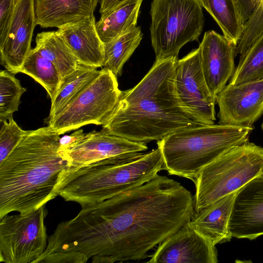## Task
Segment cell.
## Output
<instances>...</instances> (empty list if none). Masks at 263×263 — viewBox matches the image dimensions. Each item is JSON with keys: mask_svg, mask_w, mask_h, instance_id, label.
I'll return each instance as SVG.
<instances>
[{"mask_svg": "<svg viewBox=\"0 0 263 263\" xmlns=\"http://www.w3.org/2000/svg\"><path fill=\"white\" fill-rule=\"evenodd\" d=\"M88 260L76 252H54L42 255L35 263H85Z\"/></svg>", "mask_w": 263, "mask_h": 263, "instance_id": "31", "label": "cell"}, {"mask_svg": "<svg viewBox=\"0 0 263 263\" xmlns=\"http://www.w3.org/2000/svg\"><path fill=\"white\" fill-rule=\"evenodd\" d=\"M215 245L195 230L190 221L158 245L149 263H216Z\"/></svg>", "mask_w": 263, "mask_h": 263, "instance_id": "12", "label": "cell"}, {"mask_svg": "<svg viewBox=\"0 0 263 263\" xmlns=\"http://www.w3.org/2000/svg\"><path fill=\"white\" fill-rule=\"evenodd\" d=\"M20 72L28 75L40 84L47 91L51 101L55 98L62 82L55 66L34 48L31 49Z\"/></svg>", "mask_w": 263, "mask_h": 263, "instance_id": "25", "label": "cell"}, {"mask_svg": "<svg viewBox=\"0 0 263 263\" xmlns=\"http://www.w3.org/2000/svg\"><path fill=\"white\" fill-rule=\"evenodd\" d=\"M143 34L139 26H133L110 42L104 43L103 68L117 78L122 74L123 65L138 47Z\"/></svg>", "mask_w": 263, "mask_h": 263, "instance_id": "24", "label": "cell"}, {"mask_svg": "<svg viewBox=\"0 0 263 263\" xmlns=\"http://www.w3.org/2000/svg\"><path fill=\"white\" fill-rule=\"evenodd\" d=\"M26 133V130L22 129L13 117L1 122L0 163L12 152Z\"/></svg>", "mask_w": 263, "mask_h": 263, "instance_id": "29", "label": "cell"}, {"mask_svg": "<svg viewBox=\"0 0 263 263\" xmlns=\"http://www.w3.org/2000/svg\"><path fill=\"white\" fill-rule=\"evenodd\" d=\"M99 0H34L37 25L56 27L80 21L93 14Z\"/></svg>", "mask_w": 263, "mask_h": 263, "instance_id": "18", "label": "cell"}, {"mask_svg": "<svg viewBox=\"0 0 263 263\" xmlns=\"http://www.w3.org/2000/svg\"><path fill=\"white\" fill-rule=\"evenodd\" d=\"M85 135L83 129H79L69 136H64L60 138V149L67 153L81 143L84 139Z\"/></svg>", "mask_w": 263, "mask_h": 263, "instance_id": "32", "label": "cell"}, {"mask_svg": "<svg viewBox=\"0 0 263 263\" xmlns=\"http://www.w3.org/2000/svg\"><path fill=\"white\" fill-rule=\"evenodd\" d=\"M160 149L94 161L62 173L56 196L81 206L103 201L149 181L163 170Z\"/></svg>", "mask_w": 263, "mask_h": 263, "instance_id": "4", "label": "cell"}, {"mask_svg": "<svg viewBox=\"0 0 263 263\" xmlns=\"http://www.w3.org/2000/svg\"><path fill=\"white\" fill-rule=\"evenodd\" d=\"M35 44L34 48L55 66L62 81L78 67V59L57 31L39 33Z\"/></svg>", "mask_w": 263, "mask_h": 263, "instance_id": "21", "label": "cell"}, {"mask_svg": "<svg viewBox=\"0 0 263 263\" xmlns=\"http://www.w3.org/2000/svg\"><path fill=\"white\" fill-rule=\"evenodd\" d=\"M128 0H101L99 12L103 16Z\"/></svg>", "mask_w": 263, "mask_h": 263, "instance_id": "33", "label": "cell"}, {"mask_svg": "<svg viewBox=\"0 0 263 263\" xmlns=\"http://www.w3.org/2000/svg\"><path fill=\"white\" fill-rule=\"evenodd\" d=\"M237 191L227 195L194 213L190 221L192 227L216 245L231 240L229 221Z\"/></svg>", "mask_w": 263, "mask_h": 263, "instance_id": "19", "label": "cell"}, {"mask_svg": "<svg viewBox=\"0 0 263 263\" xmlns=\"http://www.w3.org/2000/svg\"><path fill=\"white\" fill-rule=\"evenodd\" d=\"M263 79V34L242 54L229 84Z\"/></svg>", "mask_w": 263, "mask_h": 263, "instance_id": "26", "label": "cell"}, {"mask_svg": "<svg viewBox=\"0 0 263 263\" xmlns=\"http://www.w3.org/2000/svg\"><path fill=\"white\" fill-rule=\"evenodd\" d=\"M235 47L224 35L214 30L205 32L199 46L204 77L215 98L234 72Z\"/></svg>", "mask_w": 263, "mask_h": 263, "instance_id": "15", "label": "cell"}, {"mask_svg": "<svg viewBox=\"0 0 263 263\" xmlns=\"http://www.w3.org/2000/svg\"><path fill=\"white\" fill-rule=\"evenodd\" d=\"M60 135L49 126L26 130L0 163V219L13 212L26 214L57 196L62 173L69 166L60 149Z\"/></svg>", "mask_w": 263, "mask_h": 263, "instance_id": "3", "label": "cell"}, {"mask_svg": "<svg viewBox=\"0 0 263 263\" xmlns=\"http://www.w3.org/2000/svg\"><path fill=\"white\" fill-rule=\"evenodd\" d=\"M211 15L223 35L236 46L244 24L259 0H199Z\"/></svg>", "mask_w": 263, "mask_h": 263, "instance_id": "20", "label": "cell"}, {"mask_svg": "<svg viewBox=\"0 0 263 263\" xmlns=\"http://www.w3.org/2000/svg\"><path fill=\"white\" fill-rule=\"evenodd\" d=\"M178 57L155 61L132 89L121 91L102 130L129 140L160 141L178 130L200 124L184 109L175 85Z\"/></svg>", "mask_w": 263, "mask_h": 263, "instance_id": "2", "label": "cell"}, {"mask_svg": "<svg viewBox=\"0 0 263 263\" xmlns=\"http://www.w3.org/2000/svg\"><path fill=\"white\" fill-rule=\"evenodd\" d=\"M57 32L64 40L79 64L96 68L103 67L104 43L98 33L94 14L61 27Z\"/></svg>", "mask_w": 263, "mask_h": 263, "instance_id": "17", "label": "cell"}, {"mask_svg": "<svg viewBox=\"0 0 263 263\" xmlns=\"http://www.w3.org/2000/svg\"><path fill=\"white\" fill-rule=\"evenodd\" d=\"M101 69L79 64L77 69L65 78L51 105L48 119L60 113L71 103L101 73Z\"/></svg>", "mask_w": 263, "mask_h": 263, "instance_id": "23", "label": "cell"}, {"mask_svg": "<svg viewBox=\"0 0 263 263\" xmlns=\"http://www.w3.org/2000/svg\"><path fill=\"white\" fill-rule=\"evenodd\" d=\"M202 7L199 0H153L150 32L156 61L178 57L185 44L198 41L204 22Z\"/></svg>", "mask_w": 263, "mask_h": 263, "instance_id": "7", "label": "cell"}, {"mask_svg": "<svg viewBox=\"0 0 263 263\" xmlns=\"http://www.w3.org/2000/svg\"><path fill=\"white\" fill-rule=\"evenodd\" d=\"M262 176L263 147L248 141L231 148L205 166L193 181L194 213Z\"/></svg>", "mask_w": 263, "mask_h": 263, "instance_id": "6", "label": "cell"}, {"mask_svg": "<svg viewBox=\"0 0 263 263\" xmlns=\"http://www.w3.org/2000/svg\"><path fill=\"white\" fill-rule=\"evenodd\" d=\"M216 101L219 124L253 126L263 114V79L228 84Z\"/></svg>", "mask_w": 263, "mask_h": 263, "instance_id": "11", "label": "cell"}, {"mask_svg": "<svg viewBox=\"0 0 263 263\" xmlns=\"http://www.w3.org/2000/svg\"><path fill=\"white\" fill-rule=\"evenodd\" d=\"M263 34V0H259L244 24L235 47V56L245 52Z\"/></svg>", "mask_w": 263, "mask_h": 263, "instance_id": "28", "label": "cell"}, {"mask_svg": "<svg viewBox=\"0 0 263 263\" xmlns=\"http://www.w3.org/2000/svg\"><path fill=\"white\" fill-rule=\"evenodd\" d=\"M117 77L102 68L100 74L64 109L48 119V126L60 135L90 124L103 125L120 97Z\"/></svg>", "mask_w": 263, "mask_h": 263, "instance_id": "8", "label": "cell"}, {"mask_svg": "<svg viewBox=\"0 0 263 263\" xmlns=\"http://www.w3.org/2000/svg\"><path fill=\"white\" fill-rule=\"evenodd\" d=\"M48 237L46 254L76 252L93 263L139 260L189 222L194 198L180 183L157 175L103 201L84 205Z\"/></svg>", "mask_w": 263, "mask_h": 263, "instance_id": "1", "label": "cell"}, {"mask_svg": "<svg viewBox=\"0 0 263 263\" xmlns=\"http://www.w3.org/2000/svg\"><path fill=\"white\" fill-rule=\"evenodd\" d=\"M45 205L26 214L0 219V261L35 263L48 244Z\"/></svg>", "mask_w": 263, "mask_h": 263, "instance_id": "9", "label": "cell"}, {"mask_svg": "<svg viewBox=\"0 0 263 263\" xmlns=\"http://www.w3.org/2000/svg\"><path fill=\"white\" fill-rule=\"evenodd\" d=\"M26 89L14 74L6 70L0 71V123L12 117L18 110L21 98Z\"/></svg>", "mask_w": 263, "mask_h": 263, "instance_id": "27", "label": "cell"}, {"mask_svg": "<svg viewBox=\"0 0 263 263\" xmlns=\"http://www.w3.org/2000/svg\"><path fill=\"white\" fill-rule=\"evenodd\" d=\"M17 0H0V46L7 36Z\"/></svg>", "mask_w": 263, "mask_h": 263, "instance_id": "30", "label": "cell"}, {"mask_svg": "<svg viewBox=\"0 0 263 263\" xmlns=\"http://www.w3.org/2000/svg\"><path fill=\"white\" fill-rule=\"evenodd\" d=\"M175 85L181 103L196 121L200 124H214L216 98L211 93L204 79L199 47L177 60Z\"/></svg>", "mask_w": 263, "mask_h": 263, "instance_id": "10", "label": "cell"}, {"mask_svg": "<svg viewBox=\"0 0 263 263\" xmlns=\"http://www.w3.org/2000/svg\"><path fill=\"white\" fill-rule=\"evenodd\" d=\"M253 126L198 124L174 132L157 142L168 174L192 180L231 148L249 141Z\"/></svg>", "mask_w": 263, "mask_h": 263, "instance_id": "5", "label": "cell"}, {"mask_svg": "<svg viewBox=\"0 0 263 263\" xmlns=\"http://www.w3.org/2000/svg\"><path fill=\"white\" fill-rule=\"evenodd\" d=\"M228 228L231 235L237 238L253 240L263 235V176L237 191Z\"/></svg>", "mask_w": 263, "mask_h": 263, "instance_id": "14", "label": "cell"}, {"mask_svg": "<svg viewBox=\"0 0 263 263\" xmlns=\"http://www.w3.org/2000/svg\"><path fill=\"white\" fill-rule=\"evenodd\" d=\"M261 128H262V131H263V122H262V123L261 124Z\"/></svg>", "mask_w": 263, "mask_h": 263, "instance_id": "34", "label": "cell"}, {"mask_svg": "<svg viewBox=\"0 0 263 263\" xmlns=\"http://www.w3.org/2000/svg\"><path fill=\"white\" fill-rule=\"evenodd\" d=\"M36 25L34 0H17L7 36L0 46L1 63L14 74L20 72L32 49Z\"/></svg>", "mask_w": 263, "mask_h": 263, "instance_id": "13", "label": "cell"}, {"mask_svg": "<svg viewBox=\"0 0 263 263\" xmlns=\"http://www.w3.org/2000/svg\"><path fill=\"white\" fill-rule=\"evenodd\" d=\"M147 148L146 143L132 141L102 130H93L86 134L81 143L67 153L69 159L68 167L128 154L143 153Z\"/></svg>", "mask_w": 263, "mask_h": 263, "instance_id": "16", "label": "cell"}, {"mask_svg": "<svg viewBox=\"0 0 263 263\" xmlns=\"http://www.w3.org/2000/svg\"><path fill=\"white\" fill-rule=\"evenodd\" d=\"M143 0H128L101 16L96 23L98 33L103 43L111 42L136 26Z\"/></svg>", "mask_w": 263, "mask_h": 263, "instance_id": "22", "label": "cell"}]
</instances>
